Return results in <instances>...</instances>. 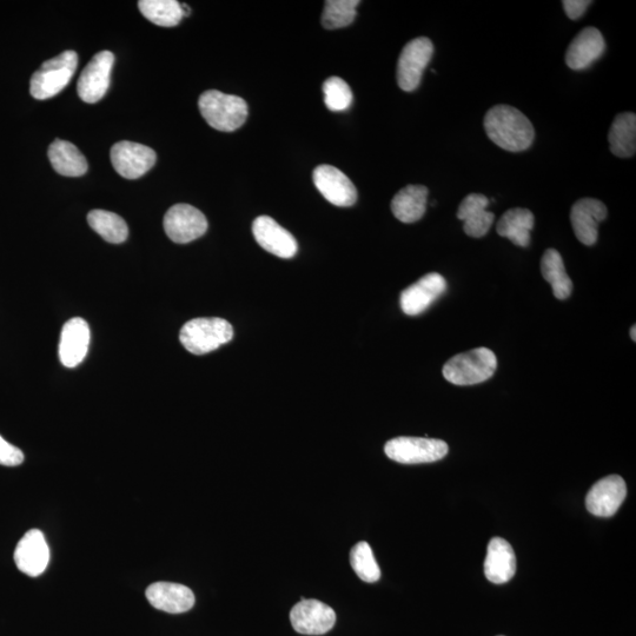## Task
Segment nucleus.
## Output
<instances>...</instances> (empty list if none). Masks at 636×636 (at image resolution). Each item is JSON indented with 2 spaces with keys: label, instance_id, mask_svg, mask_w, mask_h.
<instances>
[{
  "label": "nucleus",
  "instance_id": "nucleus-6",
  "mask_svg": "<svg viewBox=\"0 0 636 636\" xmlns=\"http://www.w3.org/2000/svg\"><path fill=\"white\" fill-rule=\"evenodd\" d=\"M384 452L390 460L403 465H420L442 460L449 452L445 441L427 437H396L387 442Z\"/></svg>",
  "mask_w": 636,
  "mask_h": 636
},
{
  "label": "nucleus",
  "instance_id": "nucleus-23",
  "mask_svg": "<svg viewBox=\"0 0 636 636\" xmlns=\"http://www.w3.org/2000/svg\"><path fill=\"white\" fill-rule=\"evenodd\" d=\"M429 191L423 185H408L393 198L392 211L402 223H415L426 214Z\"/></svg>",
  "mask_w": 636,
  "mask_h": 636
},
{
  "label": "nucleus",
  "instance_id": "nucleus-4",
  "mask_svg": "<svg viewBox=\"0 0 636 636\" xmlns=\"http://www.w3.org/2000/svg\"><path fill=\"white\" fill-rule=\"evenodd\" d=\"M233 337V326L220 317L195 318L185 323L180 333L182 346L194 355L209 354Z\"/></svg>",
  "mask_w": 636,
  "mask_h": 636
},
{
  "label": "nucleus",
  "instance_id": "nucleus-9",
  "mask_svg": "<svg viewBox=\"0 0 636 636\" xmlns=\"http://www.w3.org/2000/svg\"><path fill=\"white\" fill-rule=\"evenodd\" d=\"M114 62L115 56L110 51H102L85 66L77 85L78 96L85 103L95 104L106 95Z\"/></svg>",
  "mask_w": 636,
  "mask_h": 636
},
{
  "label": "nucleus",
  "instance_id": "nucleus-20",
  "mask_svg": "<svg viewBox=\"0 0 636 636\" xmlns=\"http://www.w3.org/2000/svg\"><path fill=\"white\" fill-rule=\"evenodd\" d=\"M605 49V39L598 29H583L569 45L566 63L572 70H585L604 55Z\"/></svg>",
  "mask_w": 636,
  "mask_h": 636
},
{
  "label": "nucleus",
  "instance_id": "nucleus-3",
  "mask_svg": "<svg viewBox=\"0 0 636 636\" xmlns=\"http://www.w3.org/2000/svg\"><path fill=\"white\" fill-rule=\"evenodd\" d=\"M205 121L218 131L233 132L240 129L248 118V105L241 97L221 91H205L198 101Z\"/></svg>",
  "mask_w": 636,
  "mask_h": 636
},
{
  "label": "nucleus",
  "instance_id": "nucleus-27",
  "mask_svg": "<svg viewBox=\"0 0 636 636\" xmlns=\"http://www.w3.org/2000/svg\"><path fill=\"white\" fill-rule=\"evenodd\" d=\"M543 278L551 284L553 294L558 300H567L573 293V282L568 276L565 263L558 250L548 249L541 260Z\"/></svg>",
  "mask_w": 636,
  "mask_h": 636
},
{
  "label": "nucleus",
  "instance_id": "nucleus-34",
  "mask_svg": "<svg viewBox=\"0 0 636 636\" xmlns=\"http://www.w3.org/2000/svg\"><path fill=\"white\" fill-rule=\"evenodd\" d=\"M591 4L592 2H589V0H565V2H562L567 16L573 21L581 18Z\"/></svg>",
  "mask_w": 636,
  "mask_h": 636
},
{
  "label": "nucleus",
  "instance_id": "nucleus-30",
  "mask_svg": "<svg viewBox=\"0 0 636 636\" xmlns=\"http://www.w3.org/2000/svg\"><path fill=\"white\" fill-rule=\"evenodd\" d=\"M359 0H328L322 15V25L328 30L346 28L355 21Z\"/></svg>",
  "mask_w": 636,
  "mask_h": 636
},
{
  "label": "nucleus",
  "instance_id": "nucleus-14",
  "mask_svg": "<svg viewBox=\"0 0 636 636\" xmlns=\"http://www.w3.org/2000/svg\"><path fill=\"white\" fill-rule=\"evenodd\" d=\"M446 289L447 282L442 275L432 273L423 276L413 286L402 291L401 309L408 316L421 315L437 298L445 294Z\"/></svg>",
  "mask_w": 636,
  "mask_h": 636
},
{
  "label": "nucleus",
  "instance_id": "nucleus-21",
  "mask_svg": "<svg viewBox=\"0 0 636 636\" xmlns=\"http://www.w3.org/2000/svg\"><path fill=\"white\" fill-rule=\"evenodd\" d=\"M489 200L485 195L470 194L460 204L457 218L465 222V233L473 238H481L488 234L495 220L493 212L487 210Z\"/></svg>",
  "mask_w": 636,
  "mask_h": 636
},
{
  "label": "nucleus",
  "instance_id": "nucleus-8",
  "mask_svg": "<svg viewBox=\"0 0 636 636\" xmlns=\"http://www.w3.org/2000/svg\"><path fill=\"white\" fill-rule=\"evenodd\" d=\"M164 230L172 242L187 244L207 233V217L192 205L176 204L164 216Z\"/></svg>",
  "mask_w": 636,
  "mask_h": 636
},
{
  "label": "nucleus",
  "instance_id": "nucleus-32",
  "mask_svg": "<svg viewBox=\"0 0 636 636\" xmlns=\"http://www.w3.org/2000/svg\"><path fill=\"white\" fill-rule=\"evenodd\" d=\"M324 103L331 111H344L353 103L350 86L339 77H331L323 84Z\"/></svg>",
  "mask_w": 636,
  "mask_h": 636
},
{
  "label": "nucleus",
  "instance_id": "nucleus-17",
  "mask_svg": "<svg viewBox=\"0 0 636 636\" xmlns=\"http://www.w3.org/2000/svg\"><path fill=\"white\" fill-rule=\"evenodd\" d=\"M91 333L88 322L81 317L65 323L59 342V360L66 368H76L88 355Z\"/></svg>",
  "mask_w": 636,
  "mask_h": 636
},
{
  "label": "nucleus",
  "instance_id": "nucleus-36",
  "mask_svg": "<svg viewBox=\"0 0 636 636\" xmlns=\"http://www.w3.org/2000/svg\"><path fill=\"white\" fill-rule=\"evenodd\" d=\"M500 636H502V635H500Z\"/></svg>",
  "mask_w": 636,
  "mask_h": 636
},
{
  "label": "nucleus",
  "instance_id": "nucleus-26",
  "mask_svg": "<svg viewBox=\"0 0 636 636\" xmlns=\"http://www.w3.org/2000/svg\"><path fill=\"white\" fill-rule=\"evenodd\" d=\"M609 145L612 154L620 158H629L636 151V116L632 112H625L615 117L609 131Z\"/></svg>",
  "mask_w": 636,
  "mask_h": 636
},
{
  "label": "nucleus",
  "instance_id": "nucleus-5",
  "mask_svg": "<svg viewBox=\"0 0 636 636\" xmlns=\"http://www.w3.org/2000/svg\"><path fill=\"white\" fill-rule=\"evenodd\" d=\"M77 66L78 55L75 51H65L45 62L31 77V96L38 101L57 96L69 85Z\"/></svg>",
  "mask_w": 636,
  "mask_h": 636
},
{
  "label": "nucleus",
  "instance_id": "nucleus-28",
  "mask_svg": "<svg viewBox=\"0 0 636 636\" xmlns=\"http://www.w3.org/2000/svg\"><path fill=\"white\" fill-rule=\"evenodd\" d=\"M88 223L106 242L123 243L129 236L128 224L121 216L105 210H92L88 215Z\"/></svg>",
  "mask_w": 636,
  "mask_h": 636
},
{
  "label": "nucleus",
  "instance_id": "nucleus-25",
  "mask_svg": "<svg viewBox=\"0 0 636 636\" xmlns=\"http://www.w3.org/2000/svg\"><path fill=\"white\" fill-rule=\"evenodd\" d=\"M535 218L533 212L527 209L516 208L503 214L496 227L501 237H506L510 242L521 248H527L530 243V231L533 230Z\"/></svg>",
  "mask_w": 636,
  "mask_h": 636
},
{
  "label": "nucleus",
  "instance_id": "nucleus-16",
  "mask_svg": "<svg viewBox=\"0 0 636 636\" xmlns=\"http://www.w3.org/2000/svg\"><path fill=\"white\" fill-rule=\"evenodd\" d=\"M255 240L264 250L277 257L293 258L297 254L298 245L295 237L281 227L274 218L257 217L253 223Z\"/></svg>",
  "mask_w": 636,
  "mask_h": 636
},
{
  "label": "nucleus",
  "instance_id": "nucleus-19",
  "mask_svg": "<svg viewBox=\"0 0 636 636\" xmlns=\"http://www.w3.org/2000/svg\"><path fill=\"white\" fill-rule=\"evenodd\" d=\"M147 599L152 607L170 614H182L195 606V595L187 586L172 582H155L149 586Z\"/></svg>",
  "mask_w": 636,
  "mask_h": 636
},
{
  "label": "nucleus",
  "instance_id": "nucleus-12",
  "mask_svg": "<svg viewBox=\"0 0 636 636\" xmlns=\"http://www.w3.org/2000/svg\"><path fill=\"white\" fill-rule=\"evenodd\" d=\"M627 495V486L619 475H611L596 482L586 499L588 512L599 518H611L618 512Z\"/></svg>",
  "mask_w": 636,
  "mask_h": 636
},
{
  "label": "nucleus",
  "instance_id": "nucleus-35",
  "mask_svg": "<svg viewBox=\"0 0 636 636\" xmlns=\"http://www.w3.org/2000/svg\"><path fill=\"white\" fill-rule=\"evenodd\" d=\"M635 331H636V327H635V326H633V327H632V329H631V337H632V340H633L634 342L636 341Z\"/></svg>",
  "mask_w": 636,
  "mask_h": 636
},
{
  "label": "nucleus",
  "instance_id": "nucleus-33",
  "mask_svg": "<svg viewBox=\"0 0 636 636\" xmlns=\"http://www.w3.org/2000/svg\"><path fill=\"white\" fill-rule=\"evenodd\" d=\"M24 462V454L21 449L12 446L11 443L0 436V465L17 467Z\"/></svg>",
  "mask_w": 636,
  "mask_h": 636
},
{
  "label": "nucleus",
  "instance_id": "nucleus-13",
  "mask_svg": "<svg viewBox=\"0 0 636 636\" xmlns=\"http://www.w3.org/2000/svg\"><path fill=\"white\" fill-rule=\"evenodd\" d=\"M315 187L326 200L336 207H351L357 201V190L347 175L331 165H320L314 170Z\"/></svg>",
  "mask_w": 636,
  "mask_h": 636
},
{
  "label": "nucleus",
  "instance_id": "nucleus-24",
  "mask_svg": "<svg viewBox=\"0 0 636 636\" xmlns=\"http://www.w3.org/2000/svg\"><path fill=\"white\" fill-rule=\"evenodd\" d=\"M48 155L52 168L59 175L79 177L85 175L89 169L88 162L76 145L63 141V139H56L50 145Z\"/></svg>",
  "mask_w": 636,
  "mask_h": 636
},
{
  "label": "nucleus",
  "instance_id": "nucleus-18",
  "mask_svg": "<svg viewBox=\"0 0 636 636\" xmlns=\"http://www.w3.org/2000/svg\"><path fill=\"white\" fill-rule=\"evenodd\" d=\"M606 205L594 198H583L573 205L571 222L574 234L585 245H594L598 241L599 224L606 220Z\"/></svg>",
  "mask_w": 636,
  "mask_h": 636
},
{
  "label": "nucleus",
  "instance_id": "nucleus-11",
  "mask_svg": "<svg viewBox=\"0 0 636 636\" xmlns=\"http://www.w3.org/2000/svg\"><path fill=\"white\" fill-rule=\"evenodd\" d=\"M290 621L295 631L304 635H323L335 626L334 609L318 600L304 598L291 609Z\"/></svg>",
  "mask_w": 636,
  "mask_h": 636
},
{
  "label": "nucleus",
  "instance_id": "nucleus-2",
  "mask_svg": "<svg viewBox=\"0 0 636 636\" xmlns=\"http://www.w3.org/2000/svg\"><path fill=\"white\" fill-rule=\"evenodd\" d=\"M498 359L488 348H476L450 359L443 367L445 379L455 386H474L486 382L495 374Z\"/></svg>",
  "mask_w": 636,
  "mask_h": 636
},
{
  "label": "nucleus",
  "instance_id": "nucleus-10",
  "mask_svg": "<svg viewBox=\"0 0 636 636\" xmlns=\"http://www.w3.org/2000/svg\"><path fill=\"white\" fill-rule=\"evenodd\" d=\"M111 163L128 180H137L147 174L157 161L156 152L143 144L123 141L111 149Z\"/></svg>",
  "mask_w": 636,
  "mask_h": 636
},
{
  "label": "nucleus",
  "instance_id": "nucleus-29",
  "mask_svg": "<svg viewBox=\"0 0 636 636\" xmlns=\"http://www.w3.org/2000/svg\"><path fill=\"white\" fill-rule=\"evenodd\" d=\"M138 8L148 21L164 28L180 24L184 17L182 4L176 0H141Z\"/></svg>",
  "mask_w": 636,
  "mask_h": 636
},
{
  "label": "nucleus",
  "instance_id": "nucleus-31",
  "mask_svg": "<svg viewBox=\"0 0 636 636\" xmlns=\"http://www.w3.org/2000/svg\"><path fill=\"white\" fill-rule=\"evenodd\" d=\"M350 563L362 581L374 583L380 580V567L377 565L374 553L367 542H359L351 549Z\"/></svg>",
  "mask_w": 636,
  "mask_h": 636
},
{
  "label": "nucleus",
  "instance_id": "nucleus-15",
  "mask_svg": "<svg viewBox=\"0 0 636 636\" xmlns=\"http://www.w3.org/2000/svg\"><path fill=\"white\" fill-rule=\"evenodd\" d=\"M50 561V548L41 530L31 529L18 542L15 562L22 573L36 578L45 572Z\"/></svg>",
  "mask_w": 636,
  "mask_h": 636
},
{
  "label": "nucleus",
  "instance_id": "nucleus-22",
  "mask_svg": "<svg viewBox=\"0 0 636 636\" xmlns=\"http://www.w3.org/2000/svg\"><path fill=\"white\" fill-rule=\"evenodd\" d=\"M516 573V556L512 546L505 539L490 540L485 561L486 578L502 585L514 578Z\"/></svg>",
  "mask_w": 636,
  "mask_h": 636
},
{
  "label": "nucleus",
  "instance_id": "nucleus-7",
  "mask_svg": "<svg viewBox=\"0 0 636 636\" xmlns=\"http://www.w3.org/2000/svg\"><path fill=\"white\" fill-rule=\"evenodd\" d=\"M433 53L434 45L426 37L416 38L404 46L397 63V83L403 91L412 92L419 88Z\"/></svg>",
  "mask_w": 636,
  "mask_h": 636
},
{
  "label": "nucleus",
  "instance_id": "nucleus-1",
  "mask_svg": "<svg viewBox=\"0 0 636 636\" xmlns=\"http://www.w3.org/2000/svg\"><path fill=\"white\" fill-rule=\"evenodd\" d=\"M485 130L490 141L510 152L525 151L535 138L533 124L518 109L496 105L487 112Z\"/></svg>",
  "mask_w": 636,
  "mask_h": 636
}]
</instances>
